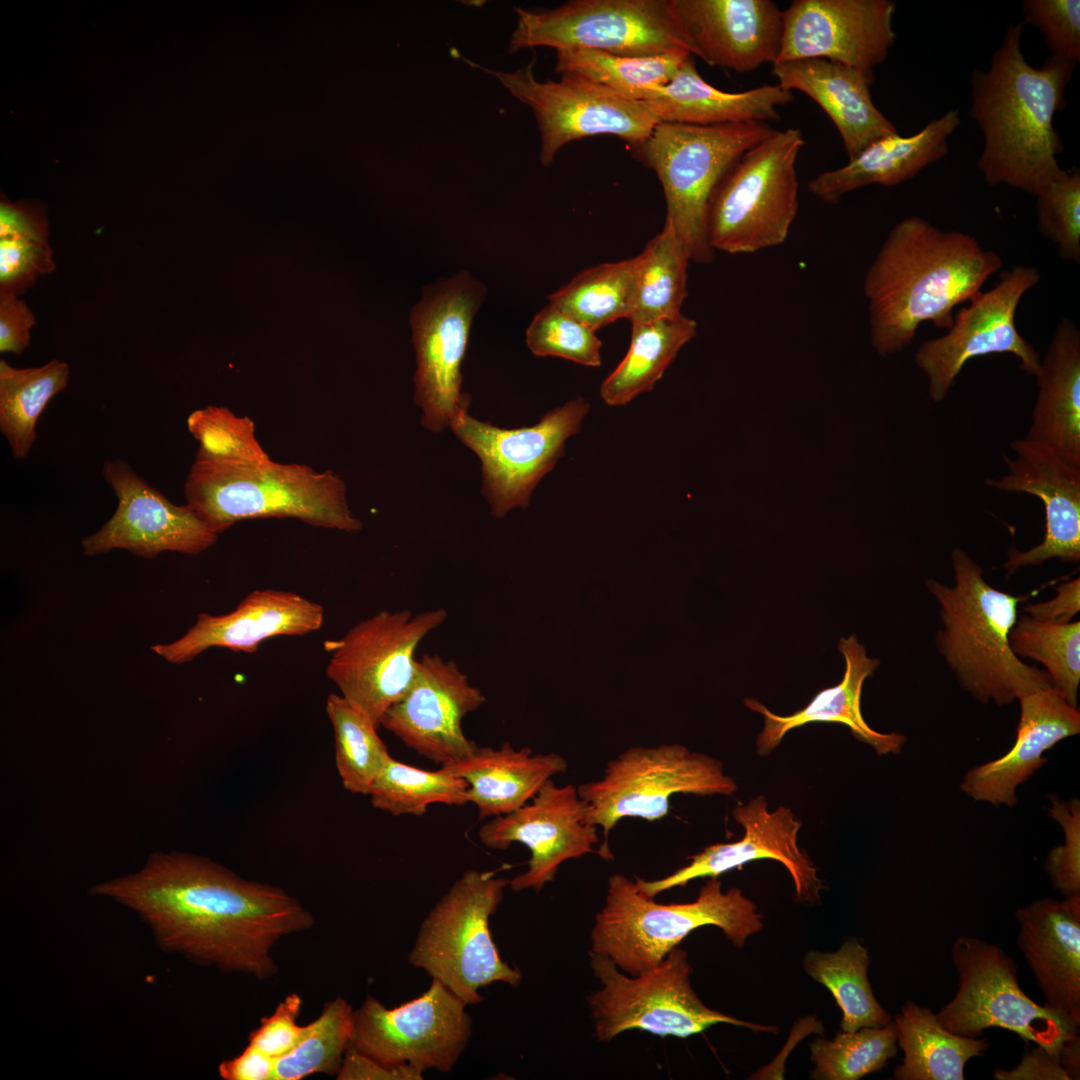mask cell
<instances>
[{
    "instance_id": "47",
    "label": "cell",
    "mask_w": 1080,
    "mask_h": 1080,
    "mask_svg": "<svg viewBox=\"0 0 1080 1080\" xmlns=\"http://www.w3.org/2000/svg\"><path fill=\"white\" fill-rule=\"evenodd\" d=\"M894 1022L882 1027H863L838 1033L833 1041L822 1038L811 1044V1060L816 1064L813 1078L857 1080L883 1068L897 1053Z\"/></svg>"
},
{
    "instance_id": "4",
    "label": "cell",
    "mask_w": 1080,
    "mask_h": 1080,
    "mask_svg": "<svg viewBox=\"0 0 1080 1080\" xmlns=\"http://www.w3.org/2000/svg\"><path fill=\"white\" fill-rule=\"evenodd\" d=\"M951 561L953 585L928 579L926 587L943 624L935 638L937 650L960 686L983 704L1004 706L1053 685L1046 670L1025 664L1010 646L1018 605L1026 596L992 587L982 567L960 548L952 550Z\"/></svg>"
},
{
    "instance_id": "50",
    "label": "cell",
    "mask_w": 1080,
    "mask_h": 1080,
    "mask_svg": "<svg viewBox=\"0 0 1080 1080\" xmlns=\"http://www.w3.org/2000/svg\"><path fill=\"white\" fill-rule=\"evenodd\" d=\"M1036 196L1037 226L1064 261L1080 263V171H1065Z\"/></svg>"
},
{
    "instance_id": "52",
    "label": "cell",
    "mask_w": 1080,
    "mask_h": 1080,
    "mask_svg": "<svg viewBox=\"0 0 1080 1080\" xmlns=\"http://www.w3.org/2000/svg\"><path fill=\"white\" fill-rule=\"evenodd\" d=\"M55 269L48 238H0V294L18 296Z\"/></svg>"
},
{
    "instance_id": "10",
    "label": "cell",
    "mask_w": 1080,
    "mask_h": 1080,
    "mask_svg": "<svg viewBox=\"0 0 1080 1080\" xmlns=\"http://www.w3.org/2000/svg\"><path fill=\"white\" fill-rule=\"evenodd\" d=\"M589 959L602 988L590 994L587 1001L595 1037L603 1043L628 1030L687 1038L719 1023L778 1032L777 1027L745 1022L708 1008L692 988V967L680 946L638 975L623 973L609 957L591 950Z\"/></svg>"
},
{
    "instance_id": "48",
    "label": "cell",
    "mask_w": 1080,
    "mask_h": 1080,
    "mask_svg": "<svg viewBox=\"0 0 1080 1080\" xmlns=\"http://www.w3.org/2000/svg\"><path fill=\"white\" fill-rule=\"evenodd\" d=\"M187 428L199 443L196 458L255 462L270 456L258 442L254 422L225 407L207 406L189 414Z\"/></svg>"
},
{
    "instance_id": "3",
    "label": "cell",
    "mask_w": 1080,
    "mask_h": 1080,
    "mask_svg": "<svg viewBox=\"0 0 1080 1080\" xmlns=\"http://www.w3.org/2000/svg\"><path fill=\"white\" fill-rule=\"evenodd\" d=\"M1024 22L1010 25L987 70L971 75L969 117L983 133L977 167L991 186L1037 195L1066 170L1057 155L1064 145L1055 130L1075 63L1048 57L1030 65L1022 51Z\"/></svg>"
},
{
    "instance_id": "58",
    "label": "cell",
    "mask_w": 1080,
    "mask_h": 1080,
    "mask_svg": "<svg viewBox=\"0 0 1080 1080\" xmlns=\"http://www.w3.org/2000/svg\"><path fill=\"white\" fill-rule=\"evenodd\" d=\"M993 1077L996 1080H1071L1058 1058L1039 1045L1023 1054L1014 1068L996 1069Z\"/></svg>"
},
{
    "instance_id": "18",
    "label": "cell",
    "mask_w": 1080,
    "mask_h": 1080,
    "mask_svg": "<svg viewBox=\"0 0 1080 1080\" xmlns=\"http://www.w3.org/2000/svg\"><path fill=\"white\" fill-rule=\"evenodd\" d=\"M465 1008L438 979L419 997L392 1009L368 995L353 1013L349 1046L386 1066L449 1072L471 1037Z\"/></svg>"
},
{
    "instance_id": "1",
    "label": "cell",
    "mask_w": 1080,
    "mask_h": 1080,
    "mask_svg": "<svg viewBox=\"0 0 1080 1080\" xmlns=\"http://www.w3.org/2000/svg\"><path fill=\"white\" fill-rule=\"evenodd\" d=\"M92 893L137 911L164 948L260 980L278 972L275 944L314 925L283 889L187 853H154L139 872L98 884Z\"/></svg>"
},
{
    "instance_id": "41",
    "label": "cell",
    "mask_w": 1080,
    "mask_h": 1080,
    "mask_svg": "<svg viewBox=\"0 0 1080 1080\" xmlns=\"http://www.w3.org/2000/svg\"><path fill=\"white\" fill-rule=\"evenodd\" d=\"M692 54L678 50L652 56H622L591 49L557 52L555 70L601 85L625 98L643 101L667 84Z\"/></svg>"
},
{
    "instance_id": "9",
    "label": "cell",
    "mask_w": 1080,
    "mask_h": 1080,
    "mask_svg": "<svg viewBox=\"0 0 1080 1080\" xmlns=\"http://www.w3.org/2000/svg\"><path fill=\"white\" fill-rule=\"evenodd\" d=\"M509 880L495 871L466 870L423 920L408 961L441 981L466 1005L483 998L479 989L494 982L517 987L522 975L503 961L489 921Z\"/></svg>"
},
{
    "instance_id": "57",
    "label": "cell",
    "mask_w": 1080,
    "mask_h": 1080,
    "mask_svg": "<svg viewBox=\"0 0 1080 1080\" xmlns=\"http://www.w3.org/2000/svg\"><path fill=\"white\" fill-rule=\"evenodd\" d=\"M48 238V223L43 209L35 204L10 203L2 196L0 203V238Z\"/></svg>"
},
{
    "instance_id": "6",
    "label": "cell",
    "mask_w": 1080,
    "mask_h": 1080,
    "mask_svg": "<svg viewBox=\"0 0 1080 1080\" xmlns=\"http://www.w3.org/2000/svg\"><path fill=\"white\" fill-rule=\"evenodd\" d=\"M707 925L720 928L736 947L763 928L756 905L738 888L723 891L717 877L709 878L692 902L661 904L617 873L609 877L604 905L595 916L590 950L609 957L624 973L638 975Z\"/></svg>"
},
{
    "instance_id": "28",
    "label": "cell",
    "mask_w": 1080,
    "mask_h": 1080,
    "mask_svg": "<svg viewBox=\"0 0 1080 1080\" xmlns=\"http://www.w3.org/2000/svg\"><path fill=\"white\" fill-rule=\"evenodd\" d=\"M1017 736L1002 757L969 770L960 784L976 801L1009 807L1017 803L1016 788L1028 780L1059 741L1080 732V713L1054 685L1021 696Z\"/></svg>"
},
{
    "instance_id": "32",
    "label": "cell",
    "mask_w": 1080,
    "mask_h": 1080,
    "mask_svg": "<svg viewBox=\"0 0 1080 1080\" xmlns=\"http://www.w3.org/2000/svg\"><path fill=\"white\" fill-rule=\"evenodd\" d=\"M960 122L959 110L950 109L913 135L881 138L846 165L817 175L809 181L808 190L824 203L835 204L868 185L893 187L908 181L947 155L949 137Z\"/></svg>"
},
{
    "instance_id": "33",
    "label": "cell",
    "mask_w": 1080,
    "mask_h": 1080,
    "mask_svg": "<svg viewBox=\"0 0 1080 1080\" xmlns=\"http://www.w3.org/2000/svg\"><path fill=\"white\" fill-rule=\"evenodd\" d=\"M793 100V92L777 83L742 92L719 90L702 79L690 55L667 84L642 102L659 123L709 126L778 120V108Z\"/></svg>"
},
{
    "instance_id": "22",
    "label": "cell",
    "mask_w": 1080,
    "mask_h": 1080,
    "mask_svg": "<svg viewBox=\"0 0 1080 1080\" xmlns=\"http://www.w3.org/2000/svg\"><path fill=\"white\" fill-rule=\"evenodd\" d=\"M895 11L891 0H794L775 63L822 58L873 71L895 43Z\"/></svg>"
},
{
    "instance_id": "31",
    "label": "cell",
    "mask_w": 1080,
    "mask_h": 1080,
    "mask_svg": "<svg viewBox=\"0 0 1080 1080\" xmlns=\"http://www.w3.org/2000/svg\"><path fill=\"white\" fill-rule=\"evenodd\" d=\"M838 648L844 656L846 669L843 679L835 686L824 688L800 710L790 715H777L761 702L745 698V706L764 717V727L756 740V752L770 754L792 729L815 722L846 725L860 741L869 744L878 755L897 754L906 742L902 734L881 733L872 729L861 712V693L864 680L879 666V660L869 658L866 649L855 635L841 638Z\"/></svg>"
},
{
    "instance_id": "54",
    "label": "cell",
    "mask_w": 1080,
    "mask_h": 1080,
    "mask_svg": "<svg viewBox=\"0 0 1080 1080\" xmlns=\"http://www.w3.org/2000/svg\"><path fill=\"white\" fill-rule=\"evenodd\" d=\"M301 1006L302 999L298 994L286 996L249 1034L248 1045L275 1061L290 1053L311 1028V1024H297Z\"/></svg>"
},
{
    "instance_id": "51",
    "label": "cell",
    "mask_w": 1080,
    "mask_h": 1080,
    "mask_svg": "<svg viewBox=\"0 0 1080 1080\" xmlns=\"http://www.w3.org/2000/svg\"><path fill=\"white\" fill-rule=\"evenodd\" d=\"M1024 24L1036 27L1050 50V57L1079 63L1080 1L1024 0Z\"/></svg>"
},
{
    "instance_id": "34",
    "label": "cell",
    "mask_w": 1080,
    "mask_h": 1080,
    "mask_svg": "<svg viewBox=\"0 0 1080 1080\" xmlns=\"http://www.w3.org/2000/svg\"><path fill=\"white\" fill-rule=\"evenodd\" d=\"M1034 376L1039 391L1025 438L1080 467V331L1068 317L1058 323Z\"/></svg>"
},
{
    "instance_id": "60",
    "label": "cell",
    "mask_w": 1080,
    "mask_h": 1080,
    "mask_svg": "<svg viewBox=\"0 0 1080 1080\" xmlns=\"http://www.w3.org/2000/svg\"><path fill=\"white\" fill-rule=\"evenodd\" d=\"M275 1060L249 1045L238 1056L219 1065V1075L225 1080H272Z\"/></svg>"
},
{
    "instance_id": "38",
    "label": "cell",
    "mask_w": 1080,
    "mask_h": 1080,
    "mask_svg": "<svg viewBox=\"0 0 1080 1080\" xmlns=\"http://www.w3.org/2000/svg\"><path fill=\"white\" fill-rule=\"evenodd\" d=\"M69 372V365L56 359L30 368H16L0 360V430L14 458L29 455L38 418L67 386Z\"/></svg>"
},
{
    "instance_id": "19",
    "label": "cell",
    "mask_w": 1080,
    "mask_h": 1080,
    "mask_svg": "<svg viewBox=\"0 0 1080 1080\" xmlns=\"http://www.w3.org/2000/svg\"><path fill=\"white\" fill-rule=\"evenodd\" d=\"M1039 280L1035 267H1011L990 290L979 292L957 312L946 334L921 343L914 359L928 379V393L934 402L945 399L964 365L975 357L1013 354L1021 370L1036 374L1040 356L1017 330L1015 315L1022 297Z\"/></svg>"
},
{
    "instance_id": "20",
    "label": "cell",
    "mask_w": 1080,
    "mask_h": 1080,
    "mask_svg": "<svg viewBox=\"0 0 1080 1080\" xmlns=\"http://www.w3.org/2000/svg\"><path fill=\"white\" fill-rule=\"evenodd\" d=\"M588 805L572 784L548 780L531 801L519 809L491 818L478 831L483 845L506 850L513 843L531 852L528 869L509 880L515 892H539L552 882L560 865L594 853L597 826L587 821ZM597 853V852H596Z\"/></svg>"
},
{
    "instance_id": "39",
    "label": "cell",
    "mask_w": 1080,
    "mask_h": 1080,
    "mask_svg": "<svg viewBox=\"0 0 1080 1080\" xmlns=\"http://www.w3.org/2000/svg\"><path fill=\"white\" fill-rule=\"evenodd\" d=\"M640 255L603 263L576 275L549 296V304L596 331L620 318L631 319L635 307Z\"/></svg>"
},
{
    "instance_id": "8",
    "label": "cell",
    "mask_w": 1080,
    "mask_h": 1080,
    "mask_svg": "<svg viewBox=\"0 0 1080 1080\" xmlns=\"http://www.w3.org/2000/svg\"><path fill=\"white\" fill-rule=\"evenodd\" d=\"M798 128L774 130L744 152L723 175L708 206L711 248L749 254L782 244L799 208Z\"/></svg>"
},
{
    "instance_id": "21",
    "label": "cell",
    "mask_w": 1080,
    "mask_h": 1080,
    "mask_svg": "<svg viewBox=\"0 0 1080 1080\" xmlns=\"http://www.w3.org/2000/svg\"><path fill=\"white\" fill-rule=\"evenodd\" d=\"M106 482L118 499L113 516L94 534L83 538L86 556L124 549L154 559L165 551L197 555L215 544L212 532L192 508L176 505L149 485L123 460L106 461Z\"/></svg>"
},
{
    "instance_id": "40",
    "label": "cell",
    "mask_w": 1080,
    "mask_h": 1080,
    "mask_svg": "<svg viewBox=\"0 0 1080 1080\" xmlns=\"http://www.w3.org/2000/svg\"><path fill=\"white\" fill-rule=\"evenodd\" d=\"M806 973L824 985L842 1011L841 1031L882 1027L890 1016L876 1000L867 976L868 949L856 940L846 941L834 953L810 951L804 960Z\"/></svg>"
},
{
    "instance_id": "27",
    "label": "cell",
    "mask_w": 1080,
    "mask_h": 1080,
    "mask_svg": "<svg viewBox=\"0 0 1080 1080\" xmlns=\"http://www.w3.org/2000/svg\"><path fill=\"white\" fill-rule=\"evenodd\" d=\"M324 608L300 594L283 590H254L231 612L199 614L179 639L152 650L170 663L183 664L213 647L253 653L275 636H302L322 626Z\"/></svg>"
},
{
    "instance_id": "42",
    "label": "cell",
    "mask_w": 1080,
    "mask_h": 1080,
    "mask_svg": "<svg viewBox=\"0 0 1080 1080\" xmlns=\"http://www.w3.org/2000/svg\"><path fill=\"white\" fill-rule=\"evenodd\" d=\"M640 255L636 300L631 323L682 314L687 297L689 254L673 228L664 223Z\"/></svg>"
},
{
    "instance_id": "15",
    "label": "cell",
    "mask_w": 1080,
    "mask_h": 1080,
    "mask_svg": "<svg viewBox=\"0 0 1080 1080\" xmlns=\"http://www.w3.org/2000/svg\"><path fill=\"white\" fill-rule=\"evenodd\" d=\"M446 618L442 608L417 614L380 611L327 646L332 651L327 676L342 697L379 726L414 680L419 644Z\"/></svg>"
},
{
    "instance_id": "13",
    "label": "cell",
    "mask_w": 1080,
    "mask_h": 1080,
    "mask_svg": "<svg viewBox=\"0 0 1080 1080\" xmlns=\"http://www.w3.org/2000/svg\"><path fill=\"white\" fill-rule=\"evenodd\" d=\"M951 956L959 973V988L936 1014L948 1031L976 1038L987 1028H1002L1057 1058L1064 1044L1078 1035L1080 1022L1048 1004L1035 1003L1023 992L1015 962L999 947L960 937Z\"/></svg>"
},
{
    "instance_id": "36",
    "label": "cell",
    "mask_w": 1080,
    "mask_h": 1080,
    "mask_svg": "<svg viewBox=\"0 0 1080 1080\" xmlns=\"http://www.w3.org/2000/svg\"><path fill=\"white\" fill-rule=\"evenodd\" d=\"M903 1063L894 1071L899 1080H963L966 1063L982 1055L985 1039L964 1037L945 1029L936 1014L908 1001L895 1018Z\"/></svg>"
},
{
    "instance_id": "23",
    "label": "cell",
    "mask_w": 1080,
    "mask_h": 1080,
    "mask_svg": "<svg viewBox=\"0 0 1080 1080\" xmlns=\"http://www.w3.org/2000/svg\"><path fill=\"white\" fill-rule=\"evenodd\" d=\"M485 700L455 661L425 654L417 662L410 688L385 711L380 725L419 755L443 766L470 756L476 749L461 723Z\"/></svg>"
},
{
    "instance_id": "55",
    "label": "cell",
    "mask_w": 1080,
    "mask_h": 1080,
    "mask_svg": "<svg viewBox=\"0 0 1080 1080\" xmlns=\"http://www.w3.org/2000/svg\"><path fill=\"white\" fill-rule=\"evenodd\" d=\"M36 317L28 305L14 295L0 294V351L21 354L30 343Z\"/></svg>"
},
{
    "instance_id": "56",
    "label": "cell",
    "mask_w": 1080,
    "mask_h": 1080,
    "mask_svg": "<svg viewBox=\"0 0 1080 1080\" xmlns=\"http://www.w3.org/2000/svg\"><path fill=\"white\" fill-rule=\"evenodd\" d=\"M338 1080H422L423 1072L403 1064L386 1066L348 1046Z\"/></svg>"
},
{
    "instance_id": "2",
    "label": "cell",
    "mask_w": 1080,
    "mask_h": 1080,
    "mask_svg": "<svg viewBox=\"0 0 1080 1080\" xmlns=\"http://www.w3.org/2000/svg\"><path fill=\"white\" fill-rule=\"evenodd\" d=\"M1001 266L998 253L970 234L917 216L901 220L864 278L873 348L881 356L901 351L923 322L949 329L953 309L981 292Z\"/></svg>"
},
{
    "instance_id": "14",
    "label": "cell",
    "mask_w": 1080,
    "mask_h": 1080,
    "mask_svg": "<svg viewBox=\"0 0 1080 1080\" xmlns=\"http://www.w3.org/2000/svg\"><path fill=\"white\" fill-rule=\"evenodd\" d=\"M485 287L466 271L424 289L410 323L417 368L414 402L422 425L438 433L468 410L462 391L461 365L473 318L485 298Z\"/></svg>"
},
{
    "instance_id": "45",
    "label": "cell",
    "mask_w": 1080,
    "mask_h": 1080,
    "mask_svg": "<svg viewBox=\"0 0 1080 1080\" xmlns=\"http://www.w3.org/2000/svg\"><path fill=\"white\" fill-rule=\"evenodd\" d=\"M353 1013L342 997L325 1003L308 1034L275 1062L272 1080H301L318 1073L337 1076L351 1042Z\"/></svg>"
},
{
    "instance_id": "43",
    "label": "cell",
    "mask_w": 1080,
    "mask_h": 1080,
    "mask_svg": "<svg viewBox=\"0 0 1080 1080\" xmlns=\"http://www.w3.org/2000/svg\"><path fill=\"white\" fill-rule=\"evenodd\" d=\"M467 782L440 767L420 769L391 756L369 791L374 808L394 816H422L431 804L462 806L468 803Z\"/></svg>"
},
{
    "instance_id": "49",
    "label": "cell",
    "mask_w": 1080,
    "mask_h": 1080,
    "mask_svg": "<svg viewBox=\"0 0 1080 1080\" xmlns=\"http://www.w3.org/2000/svg\"><path fill=\"white\" fill-rule=\"evenodd\" d=\"M526 344L538 357H560L588 367L602 364V342L595 331L551 304L534 316Z\"/></svg>"
},
{
    "instance_id": "11",
    "label": "cell",
    "mask_w": 1080,
    "mask_h": 1080,
    "mask_svg": "<svg viewBox=\"0 0 1080 1080\" xmlns=\"http://www.w3.org/2000/svg\"><path fill=\"white\" fill-rule=\"evenodd\" d=\"M588 805L587 821L603 830L598 854L612 860L609 834L623 818L656 821L675 794L731 796L736 782L720 760L680 744L630 747L607 762L601 779L577 786Z\"/></svg>"
},
{
    "instance_id": "5",
    "label": "cell",
    "mask_w": 1080,
    "mask_h": 1080,
    "mask_svg": "<svg viewBox=\"0 0 1080 1080\" xmlns=\"http://www.w3.org/2000/svg\"><path fill=\"white\" fill-rule=\"evenodd\" d=\"M186 504L217 535L242 520L292 517L345 532L362 524L351 512L344 481L305 464L196 458L184 485Z\"/></svg>"
},
{
    "instance_id": "12",
    "label": "cell",
    "mask_w": 1080,
    "mask_h": 1080,
    "mask_svg": "<svg viewBox=\"0 0 1080 1080\" xmlns=\"http://www.w3.org/2000/svg\"><path fill=\"white\" fill-rule=\"evenodd\" d=\"M508 52L536 47L591 49L622 56H652L691 43L673 0H573L554 9L515 8Z\"/></svg>"
},
{
    "instance_id": "25",
    "label": "cell",
    "mask_w": 1080,
    "mask_h": 1080,
    "mask_svg": "<svg viewBox=\"0 0 1080 1080\" xmlns=\"http://www.w3.org/2000/svg\"><path fill=\"white\" fill-rule=\"evenodd\" d=\"M1013 459L1004 456L1008 472L986 484L997 490L1027 493L1038 497L1045 508L1043 540L1026 551L1008 550L1003 564L1007 575L1020 567L1041 565L1056 558L1066 563L1080 561V467L1061 458L1046 446L1026 438L1013 440Z\"/></svg>"
},
{
    "instance_id": "44",
    "label": "cell",
    "mask_w": 1080,
    "mask_h": 1080,
    "mask_svg": "<svg viewBox=\"0 0 1080 1080\" xmlns=\"http://www.w3.org/2000/svg\"><path fill=\"white\" fill-rule=\"evenodd\" d=\"M326 712L334 731L336 766L343 786L354 794L368 795L390 757L377 733L378 726L334 693L327 697Z\"/></svg>"
},
{
    "instance_id": "30",
    "label": "cell",
    "mask_w": 1080,
    "mask_h": 1080,
    "mask_svg": "<svg viewBox=\"0 0 1080 1080\" xmlns=\"http://www.w3.org/2000/svg\"><path fill=\"white\" fill-rule=\"evenodd\" d=\"M1018 946L1048 1005L1080 1022V894L1018 909Z\"/></svg>"
},
{
    "instance_id": "16",
    "label": "cell",
    "mask_w": 1080,
    "mask_h": 1080,
    "mask_svg": "<svg viewBox=\"0 0 1080 1080\" xmlns=\"http://www.w3.org/2000/svg\"><path fill=\"white\" fill-rule=\"evenodd\" d=\"M589 410V403L577 397L535 425L515 429L480 421L468 410L455 417L450 428L480 459L482 492L495 517L529 506L534 489L564 455L566 440L579 433Z\"/></svg>"
},
{
    "instance_id": "61",
    "label": "cell",
    "mask_w": 1080,
    "mask_h": 1080,
    "mask_svg": "<svg viewBox=\"0 0 1080 1080\" xmlns=\"http://www.w3.org/2000/svg\"><path fill=\"white\" fill-rule=\"evenodd\" d=\"M1058 1059L1071 1080L1080 1078V1038L1078 1035L1064 1044Z\"/></svg>"
},
{
    "instance_id": "7",
    "label": "cell",
    "mask_w": 1080,
    "mask_h": 1080,
    "mask_svg": "<svg viewBox=\"0 0 1080 1080\" xmlns=\"http://www.w3.org/2000/svg\"><path fill=\"white\" fill-rule=\"evenodd\" d=\"M766 122L750 121L709 126L658 123L634 154L651 168L662 185L668 223L684 244L690 260L714 258L706 231L711 196L733 163L770 135Z\"/></svg>"
},
{
    "instance_id": "35",
    "label": "cell",
    "mask_w": 1080,
    "mask_h": 1080,
    "mask_svg": "<svg viewBox=\"0 0 1080 1080\" xmlns=\"http://www.w3.org/2000/svg\"><path fill=\"white\" fill-rule=\"evenodd\" d=\"M441 768L467 782V801L485 819L524 806L548 780L566 772L568 762L557 753L533 754L505 742L498 749L477 746L470 756Z\"/></svg>"
},
{
    "instance_id": "24",
    "label": "cell",
    "mask_w": 1080,
    "mask_h": 1080,
    "mask_svg": "<svg viewBox=\"0 0 1080 1080\" xmlns=\"http://www.w3.org/2000/svg\"><path fill=\"white\" fill-rule=\"evenodd\" d=\"M732 815L744 829L742 839L707 846L691 856L689 864L664 878L646 881L635 877L638 889L645 896L655 898L694 879L718 877L751 861L772 859L782 863L790 873L799 900L811 903L819 900L822 882L817 868L798 846L801 823L789 808L780 806L769 811L765 797L759 795L738 804Z\"/></svg>"
},
{
    "instance_id": "59",
    "label": "cell",
    "mask_w": 1080,
    "mask_h": 1080,
    "mask_svg": "<svg viewBox=\"0 0 1080 1080\" xmlns=\"http://www.w3.org/2000/svg\"><path fill=\"white\" fill-rule=\"evenodd\" d=\"M1057 594L1049 601L1029 604L1024 607L1028 615L1039 622L1066 624L1080 610V579L1063 583L1056 587Z\"/></svg>"
},
{
    "instance_id": "46",
    "label": "cell",
    "mask_w": 1080,
    "mask_h": 1080,
    "mask_svg": "<svg viewBox=\"0 0 1080 1080\" xmlns=\"http://www.w3.org/2000/svg\"><path fill=\"white\" fill-rule=\"evenodd\" d=\"M1012 651L1033 659L1046 668L1052 684L1067 702L1077 707L1080 684V622L1043 623L1023 615L1009 634Z\"/></svg>"
},
{
    "instance_id": "37",
    "label": "cell",
    "mask_w": 1080,
    "mask_h": 1080,
    "mask_svg": "<svg viewBox=\"0 0 1080 1080\" xmlns=\"http://www.w3.org/2000/svg\"><path fill=\"white\" fill-rule=\"evenodd\" d=\"M696 332L697 323L683 314L632 323L626 355L601 384L603 401L609 406H622L651 391Z\"/></svg>"
},
{
    "instance_id": "26",
    "label": "cell",
    "mask_w": 1080,
    "mask_h": 1080,
    "mask_svg": "<svg viewBox=\"0 0 1080 1080\" xmlns=\"http://www.w3.org/2000/svg\"><path fill=\"white\" fill-rule=\"evenodd\" d=\"M692 55L738 73L777 61L783 10L772 0H673Z\"/></svg>"
},
{
    "instance_id": "29",
    "label": "cell",
    "mask_w": 1080,
    "mask_h": 1080,
    "mask_svg": "<svg viewBox=\"0 0 1080 1080\" xmlns=\"http://www.w3.org/2000/svg\"><path fill=\"white\" fill-rule=\"evenodd\" d=\"M777 84L810 97L835 125L852 160L871 143L898 133L874 104V72L839 62L808 58L773 64Z\"/></svg>"
},
{
    "instance_id": "53",
    "label": "cell",
    "mask_w": 1080,
    "mask_h": 1080,
    "mask_svg": "<svg viewBox=\"0 0 1080 1080\" xmlns=\"http://www.w3.org/2000/svg\"><path fill=\"white\" fill-rule=\"evenodd\" d=\"M1050 799L1048 812L1062 826L1065 842L1049 852L1045 870L1062 895L1080 894V803L1075 798L1067 802L1054 795Z\"/></svg>"
},
{
    "instance_id": "17",
    "label": "cell",
    "mask_w": 1080,
    "mask_h": 1080,
    "mask_svg": "<svg viewBox=\"0 0 1080 1080\" xmlns=\"http://www.w3.org/2000/svg\"><path fill=\"white\" fill-rule=\"evenodd\" d=\"M535 63L533 58L512 72L481 69L533 111L543 166H550L572 141L609 134L634 145L648 138L659 123L642 101L625 98L587 79L562 74L558 81H539L533 73Z\"/></svg>"
}]
</instances>
